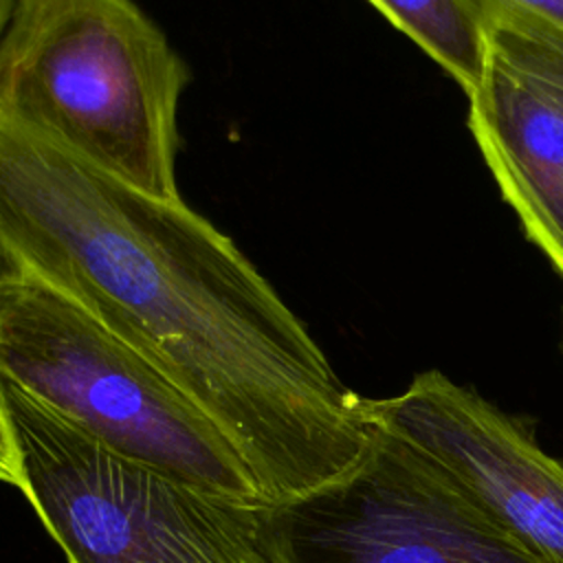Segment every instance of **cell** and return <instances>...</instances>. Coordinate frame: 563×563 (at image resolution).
Here are the masks:
<instances>
[{
	"label": "cell",
	"instance_id": "cell-1",
	"mask_svg": "<svg viewBox=\"0 0 563 563\" xmlns=\"http://www.w3.org/2000/svg\"><path fill=\"white\" fill-rule=\"evenodd\" d=\"M0 238L154 361L235 442L268 501L328 486L374 422L244 253L180 200L128 187L0 121Z\"/></svg>",
	"mask_w": 563,
	"mask_h": 563
},
{
	"label": "cell",
	"instance_id": "cell-2",
	"mask_svg": "<svg viewBox=\"0 0 563 563\" xmlns=\"http://www.w3.org/2000/svg\"><path fill=\"white\" fill-rule=\"evenodd\" d=\"M187 84V64L132 0H13L0 31V121L163 200H180Z\"/></svg>",
	"mask_w": 563,
	"mask_h": 563
},
{
	"label": "cell",
	"instance_id": "cell-3",
	"mask_svg": "<svg viewBox=\"0 0 563 563\" xmlns=\"http://www.w3.org/2000/svg\"><path fill=\"white\" fill-rule=\"evenodd\" d=\"M0 376L130 462L268 501L242 451L183 387L31 273L0 295Z\"/></svg>",
	"mask_w": 563,
	"mask_h": 563
},
{
	"label": "cell",
	"instance_id": "cell-4",
	"mask_svg": "<svg viewBox=\"0 0 563 563\" xmlns=\"http://www.w3.org/2000/svg\"><path fill=\"white\" fill-rule=\"evenodd\" d=\"M18 488L68 563H286L268 501L130 462L0 376Z\"/></svg>",
	"mask_w": 563,
	"mask_h": 563
},
{
	"label": "cell",
	"instance_id": "cell-5",
	"mask_svg": "<svg viewBox=\"0 0 563 563\" xmlns=\"http://www.w3.org/2000/svg\"><path fill=\"white\" fill-rule=\"evenodd\" d=\"M372 422L369 446L350 473L268 504L286 563H548L440 464Z\"/></svg>",
	"mask_w": 563,
	"mask_h": 563
},
{
	"label": "cell",
	"instance_id": "cell-6",
	"mask_svg": "<svg viewBox=\"0 0 563 563\" xmlns=\"http://www.w3.org/2000/svg\"><path fill=\"white\" fill-rule=\"evenodd\" d=\"M367 413L440 464L506 532L563 563V462L482 394L427 369Z\"/></svg>",
	"mask_w": 563,
	"mask_h": 563
},
{
	"label": "cell",
	"instance_id": "cell-7",
	"mask_svg": "<svg viewBox=\"0 0 563 563\" xmlns=\"http://www.w3.org/2000/svg\"><path fill=\"white\" fill-rule=\"evenodd\" d=\"M466 125L526 238L563 277V117L490 55Z\"/></svg>",
	"mask_w": 563,
	"mask_h": 563
},
{
	"label": "cell",
	"instance_id": "cell-8",
	"mask_svg": "<svg viewBox=\"0 0 563 563\" xmlns=\"http://www.w3.org/2000/svg\"><path fill=\"white\" fill-rule=\"evenodd\" d=\"M468 97L490 66V18L477 0H367Z\"/></svg>",
	"mask_w": 563,
	"mask_h": 563
},
{
	"label": "cell",
	"instance_id": "cell-9",
	"mask_svg": "<svg viewBox=\"0 0 563 563\" xmlns=\"http://www.w3.org/2000/svg\"><path fill=\"white\" fill-rule=\"evenodd\" d=\"M490 55L563 117V37L519 24H493Z\"/></svg>",
	"mask_w": 563,
	"mask_h": 563
},
{
	"label": "cell",
	"instance_id": "cell-10",
	"mask_svg": "<svg viewBox=\"0 0 563 563\" xmlns=\"http://www.w3.org/2000/svg\"><path fill=\"white\" fill-rule=\"evenodd\" d=\"M493 24H519L563 37V0H477Z\"/></svg>",
	"mask_w": 563,
	"mask_h": 563
},
{
	"label": "cell",
	"instance_id": "cell-11",
	"mask_svg": "<svg viewBox=\"0 0 563 563\" xmlns=\"http://www.w3.org/2000/svg\"><path fill=\"white\" fill-rule=\"evenodd\" d=\"M0 482L11 484L18 488V457H15V444L9 429V422L2 411L0 402Z\"/></svg>",
	"mask_w": 563,
	"mask_h": 563
},
{
	"label": "cell",
	"instance_id": "cell-12",
	"mask_svg": "<svg viewBox=\"0 0 563 563\" xmlns=\"http://www.w3.org/2000/svg\"><path fill=\"white\" fill-rule=\"evenodd\" d=\"M26 275L24 264L20 262V257L13 253V249L0 238V295L13 286L15 282H20Z\"/></svg>",
	"mask_w": 563,
	"mask_h": 563
},
{
	"label": "cell",
	"instance_id": "cell-13",
	"mask_svg": "<svg viewBox=\"0 0 563 563\" xmlns=\"http://www.w3.org/2000/svg\"><path fill=\"white\" fill-rule=\"evenodd\" d=\"M11 7H13V0H0V31H2V26H4L7 18H9Z\"/></svg>",
	"mask_w": 563,
	"mask_h": 563
}]
</instances>
